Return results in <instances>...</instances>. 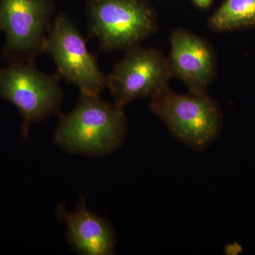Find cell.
I'll list each match as a JSON object with an SVG mask.
<instances>
[{"instance_id":"2","label":"cell","mask_w":255,"mask_h":255,"mask_svg":"<svg viewBox=\"0 0 255 255\" xmlns=\"http://www.w3.org/2000/svg\"><path fill=\"white\" fill-rule=\"evenodd\" d=\"M149 108L174 138L192 150H206L221 135L222 110L207 93L180 95L167 86L151 98Z\"/></svg>"},{"instance_id":"5","label":"cell","mask_w":255,"mask_h":255,"mask_svg":"<svg viewBox=\"0 0 255 255\" xmlns=\"http://www.w3.org/2000/svg\"><path fill=\"white\" fill-rule=\"evenodd\" d=\"M54 11L51 0H0L1 58L6 64L35 62L43 53Z\"/></svg>"},{"instance_id":"3","label":"cell","mask_w":255,"mask_h":255,"mask_svg":"<svg viewBox=\"0 0 255 255\" xmlns=\"http://www.w3.org/2000/svg\"><path fill=\"white\" fill-rule=\"evenodd\" d=\"M89 36L104 51L127 50L158 30L157 14L146 0H89Z\"/></svg>"},{"instance_id":"11","label":"cell","mask_w":255,"mask_h":255,"mask_svg":"<svg viewBox=\"0 0 255 255\" xmlns=\"http://www.w3.org/2000/svg\"><path fill=\"white\" fill-rule=\"evenodd\" d=\"M192 1L198 7L201 9H207L210 5L212 4L214 0H192Z\"/></svg>"},{"instance_id":"9","label":"cell","mask_w":255,"mask_h":255,"mask_svg":"<svg viewBox=\"0 0 255 255\" xmlns=\"http://www.w3.org/2000/svg\"><path fill=\"white\" fill-rule=\"evenodd\" d=\"M57 217L65 223L66 237L73 251L85 255H112L115 253L117 236L112 223L87 208L81 196L73 211L58 206Z\"/></svg>"},{"instance_id":"4","label":"cell","mask_w":255,"mask_h":255,"mask_svg":"<svg viewBox=\"0 0 255 255\" xmlns=\"http://www.w3.org/2000/svg\"><path fill=\"white\" fill-rule=\"evenodd\" d=\"M60 80L57 73L38 70L35 62L6 64L0 68V99L14 105L22 117L23 139L27 138L32 124L61 115Z\"/></svg>"},{"instance_id":"6","label":"cell","mask_w":255,"mask_h":255,"mask_svg":"<svg viewBox=\"0 0 255 255\" xmlns=\"http://www.w3.org/2000/svg\"><path fill=\"white\" fill-rule=\"evenodd\" d=\"M43 53L53 58L60 78L80 93L100 95L107 88V75L99 67L97 55L89 51L78 25L65 13L53 19Z\"/></svg>"},{"instance_id":"7","label":"cell","mask_w":255,"mask_h":255,"mask_svg":"<svg viewBox=\"0 0 255 255\" xmlns=\"http://www.w3.org/2000/svg\"><path fill=\"white\" fill-rule=\"evenodd\" d=\"M126 52L107 76L114 103L123 108L138 99L155 97L172 77L168 58L159 50L137 46Z\"/></svg>"},{"instance_id":"1","label":"cell","mask_w":255,"mask_h":255,"mask_svg":"<svg viewBox=\"0 0 255 255\" xmlns=\"http://www.w3.org/2000/svg\"><path fill=\"white\" fill-rule=\"evenodd\" d=\"M124 109L102 100L100 95L80 93L73 110L60 116L54 141L71 153L94 157L110 155L127 139Z\"/></svg>"},{"instance_id":"8","label":"cell","mask_w":255,"mask_h":255,"mask_svg":"<svg viewBox=\"0 0 255 255\" xmlns=\"http://www.w3.org/2000/svg\"><path fill=\"white\" fill-rule=\"evenodd\" d=\"M168 58L172 76L184 82L189 92L207 93L216 71V55L204 38L184 28H177L169 37Z\"/></svg>"},{"instance_id":"10","label":"cell","mask_w":255,"mask_h":255,"mask_svg":"<svg viewBox=\"0 0 255 255\" xmlns=\"http://www.w3.org/2000/svg\"><path fill=\"white\" fill-rule=\"evenodd\" d=\"M209 27L229 31L255 26V0H226L211 15Z\"/></svg>"}]
</instances>
